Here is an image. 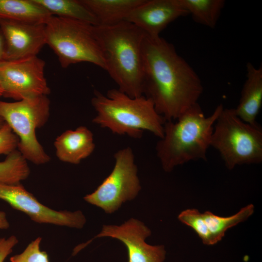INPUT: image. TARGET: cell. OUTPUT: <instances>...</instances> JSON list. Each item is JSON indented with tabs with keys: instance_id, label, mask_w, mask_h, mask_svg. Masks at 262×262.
Segmentation results:
<instances>
[{
	"instance_id": "cell-1",
	"label": "cell",
	"mask_w": 262,
	"mask_h": 262,
	"mask_svg": "<svg viewBox=\"0 0 262 262\" xmlns=\"http://www.w3.org/2000/svg\"><path fill=\"white\" fill-rule=\"evenodd\" d=\"M143 95L165 121L176 120L203 91L193 68L163 38L146 34L142 44Z\"/></svg>"
},
{
	"instance_id": "cell-2",
	"label": "cell",
	"mask_w": 262,
	"mask_h": 262,
	"mask_svg": "<svg viewBox=\"0 0 262 262\" xmlns=\"http://www.w3.org/2000/svg\"><path fill=\"white\" fill-rule=\"evenodd\" d=\"M93 31L104 56L105 70L118 89L131 98L143 95L142 49L146 33L125 20L93 25Z\"/></svg>"
},
{
	"instance_id": "cell-3",
	"label": "cell",
	"mask_w": 262,
	"mask_h": 262,
	"mask_svg": "<svg viewBox=\"0 0 262 262\" xmlns=\"http://www.w3.org/2000/svg\"><path fill=\"white\" fill-rule=\"evenodd\" d=\"M223 108L220 104L206 116L196 103L176 120L165 121L164 136L156 146L157 156L165 172L190 161H206L213 126Z\"/></svg>"
},
{
	"instance_id": "cell-4",
	"label": "cell",
	"mask_w": 262,
	"mask_h": 262,
	"mask_svg": "<svg viewBox=\"0 0 262 262\" xmlns=\"http://www.w3.org/2000/svg\"><path fill=\"white\" fill-rule=\"evenodd\" d=\"M91 104L97 112L93 122L113 133L140 139L148 131L159 139L164 136L165 121L144 95L131 98L118 89L104 95L95 90Z\"/></svg>"
},
{
	"instance_id": "cell-5",
	"label": "cell",
	"mask_w": 262,
	"mask_h": 262,
	"mask_svg": "<svg viewBox=\"0 0 262 262\" xmlns=\"http://www.w3.org/2000/svg\"><path fill=\"white\" fill-rule=\"evenodd\" d=\"M211 147L219 153L229 170L262 162V130L241 119L234 108H223L214 126Z\"/></svg>"
},
{
	"instance_id": "cell-6",
	"label": "cell",
	"mask_w": 262,
	"mask_h": 262,
	"mask_svg": "<svg viewBox=\"0 0 262 262\" xmlns=\"http://www.w3.org/2000/svg\"><path fill=\"white\" fill-rule=\"evenodd\" d=\"M45 24L46 44L57 55L62 67L88 62L106 70L104 56L95 37L93 25L53 15Z\"/></svg>"
},
{
	"instance_id": "cell-7",
	"label": "cell",
	"mask_w": 262,
	"mask_h": 262,
	"mask_svg": "<svg viewBox=\"0 0 262 262\" xmlns=\"http://www.w3.org/2000/svg\"><path fill=\"white\" fill-rule=\"evenodd\" d=\"M49 112L50 101L47 96L13 102L0 100V115L19 138L17 150L26 160L35 164L50 161L35 133L36 130L47 122Z\"/></svg>"
},
{
	"instance_id": "cell-8",
	"label": "cell",
	"mask_w": 262,
	"mask_h": 262,
	"mask_svg": "<svg viewBox=\"0 0 262 262\" xmlns=\"http://www.w3.org/2000/svg\"><path fill=\"white\" fill-rule=\"evenodd\" d=\"M114 158L115 165L111 173L93 193L83 197L107 213H115L123 203L134 199L141 189L131 148L118 150Z\"/></svg>"
},
{
	"instance_id": "cell-9",
	"label": "cell",
	"mask_w": 262,
	"mask_h": 262,
	"mask_svg": "<svg viewBox=\"0 0 262 262\" xmlns=\"http://www.w3.org/2000/svg\"><path fill=\"white\" fill-rule=\"evenodd\" d=\"M45 62L33 56L0 61L3 96L21 100L47 96L50 90L44 75Z\"/></svg>"
},
{
	"instance_id": "cell-10",
	"label": "cell",
	"mask_w": 262,
	"mask_h": 262,
	"mask_svg": "<svg viewBox=\"0 0 262 262\" xmlns=\"http://www.w3.org/2000/svg\"><path fill=\"white\" fill-rule=\"evenodd\" d=\"M0 199L38 223L79 229L83 227L86 221L81 211H56L42 204L20 183L0 182Z\"/></svg>"
},
{
	"instance_id": "cell-11",
	"label": "cell",
	"mask_w": 262,
	"mask_h": 262,
	"mask_svg": "<svg viewBox=\"0 0 262 262\" xmlns=\"http://www.w3.org/2000/svg\"><path fill=\"white\" fill-rule=\"evenodd\" d=\"M151 234V230L143 222L131 218L119 226L104 225L92 240L107 237L121 241L127 250L128 262H164L166 254L164 246H152L145 242Z\"/></svg>"
},
{
	"instance_id": "cell-12",
	"label": "cell",
	"mask_w": 262,
	"mask_h": 262,
	"mask_svg": "<svg viewBox=\"0 0 262 262\" xmlns=\"http://www.w3.org/2000/svg\"><path fill=\"white\" fill-rule=\"evenodd\" d=\"M0 29L6 44L5 60L37 56L46 44L45 23L0 18Z\"/></svg>"
},
{
	"instance_id": "cell-13",
	"label": "cell",
	"mask_w": 262,
	"mask_h": 262,
	"mask_svg": "<svg viewBox=\"0 0 262 262\" xmlns=\"http://www.w3.org/2000/svg\"><path fill=\"white\" fill-rule=\"evenodd\" d=\"M189 15L178 0H145L128 16V21L150 36H159L170 23Z\"/></svg>"
},
{
	"instance_id": "cell-14",
	"label": "cell",
	"mask_w": 262,
	"mask_h": 262,
	"mask_svg": "<svg viewBox=\"0 0 262 262\" xmlns=\"http://www.w3.org/2000/svg\"><path fill=\"white\" fill-rule=\"evenodd\" d=\"M54 145L60 161L74 164L89 157L95 148L93 133L83 126L64 131L56 138Z\"/></svg>"
},
{
	"instance_id": "cell-15",
	"label": "cell",
	"mask_w": 262,
	"mask_h": 262,
	"mask_svg": "<svg viewBox=\"0 0 262 262\" xmlns=\"http://www.w3.org/2000/svg\"><path fill=\"white\" fill-rule=\"evenodd\" d=\"M246 69V80L234 110L241 119L255 126L258 125L256 120L262 105V66L256 67L248 62Z\"/></svg>"
},
{
	"instance_id": "cell-16",
	"label": "cell",
	"mask_w": 262,
	"mask_h": 262,
	"mask_svg": "<svg viewBox=\"0 0 262 262\" xmlns=\"http://www.w3.org/2000/svg\"><path fill=\"white\" fill-rule=\"evenodd\" d=\"M80 0L96 17L98 25H108L125 20L145 0Z\"/></svg>"
},
{
	"instance_id": "cell-17",
	"label": "cell",
	"mask_w": 262,
	"mask_h": 262,
	"mask_svg": "<svg viewBox=\"0 0 262 262\" xmlns=\"http://www.w3.org/2000/svg\"><path fill=\"white\" fill-rule=\"evenodd\" d=\"M51 16L34 0H0V18L45 23Z\"/></svg>"
},
{
	"instance_id": "cell-18",
	"label": "cell",
	"mask_w": 262,
	"mask_h": 262,
	"mask_svg": "<svg viewBox=\"0 0 262 262\" xmlns=\"http://www.w3.org/2000/svg\"><path fill=\"white\" fill-rule=\"evenodd\" d=\"M52 15L98 25L92 13L80 0H34Z\"/></svg>"
},
{
	"instance_id": "cell-19",
	"label": "cell",
	"mask_w": 262,
	"mask_h": 262,
	"mask_svg": "<svg viewBox=\"0 0 262 262\" xmlns=\"http://www.w3.org/2000/svg\"><path fill=\"white\" fill-rule=\"evenodd\" d=\"M196 23L214 28L225 4L224 0H178Z\"/></svg>"
},
{
	"instance_id": "cell-20",
	"label": "cell",
	"mask_w": 262,
	"mask_h": 262,
	"mask_svg": "<svg viewBox=\"0 0 262 262\" xmlns=\"http://www.w3.org/2000/svg\"><path fill=\"white\" fill-rule=\"evenodd\" d=\"M254 212V206L250 204L241 209L235 214L227 217L216 215L210 211L202 213L213 245L222 239L228 229L246 220Z\"/></svg>"
},
{
	"instance_id": "cell-21",
	"label": "cell",
	"mask_w": 262,
	"mask_h": 262,
	"mask_svg": "<svg viewBox=\"0 0 262 262\" xmlns=\"http://www.w3.org/2000/svg\"><path fill=\"white\" fill-rule=\"evenodd\" d=\"M30 173L27 160L18 150L13 151L3 161L0 162V182L19 183L28 177Z\"/></svg>"
},
{
	"instance_id": "cell-22",
	"label": "cell",
	"mask_w": 262,
	"mask_h": 262,
	"mask_svg": "<svg viewBox=\"0 0 262 262\" xmlns=\"http://www.w3.org/2000/svg\"><path fill=\"white\" fill-rule=\"evenodd\" d=\"M178 218L181 223L191 228L204 245H213L203 214L198 210L188 209L184 210L179 214Z\"/></svg>"
},
{
	"instance_id": "cell-23",
	"label": "cell",
	"mask_w": 262,
	"mask_h": 262,
	"mask_svg": "<svg viewBox=\"0 0 262 262\" xmlns=\"http://www.w3.org/2000/svg\"><path fill=\"white\" fill-rule=\"evenodd\" d=\"M41 238L39 237L32 241L22 252L10 258L11 262H49L48 255L41 251L40 245Z\"/></svg>"
},
{
	"instance_id": "cell-24",
	"label": "cell",
	"mask_w": 262,
	"mask_h": 262,
	"mask_svg": "<svg viewBox=\"0 0 262 262\" xmlns=\"http://www.w3.org/2000/svg\"><path fill=\"white\" fill-rule=\"evenodd\" d=\"M19 139L6 122L0 128V155H8L16 150Z\"/></svg>"
},
{
	"instance_id": "cell-25",
	"label": "cell",
	"mask_w": 262,
	"mask_h": 262,
	"mask_svg": "<svg viewBox=\"0 0 262 262\" xmlns=\"http://www.w3.org/2000/svg\"><path fill=\"white\" fill-rule=\"evenodd\" d=\"M18 242L17 238L14 235H12L6 239L4 238L0 239V262H4Z\"/></svg>"
},
{
	"instance_id": "cell-26",
	"label": "cell",
	"mask_w": 262,
	"mask_h": 262,
	"mask_svg": "<svg viewBox=\"0 0 262 262\" xmlns=\"http://www.w3.org/2000/svg\"><path fill=\"white\" fill-rule=\"evenodd\" d=\"M6 44L3 35L0 29V61L5 59Z\"/></svg>"
},
{
	"instance_id": "cell-27",
	"label": "cell",
	"mask_w": 262,
	"mask_h": 262,
	"mask_svg": "<svg viewBox=\"0 0 262 262\" xmlns=\"http://www.w3.org/2000/svg\"><path fill=\"white\" fill-rule=\"evenodd\" d=\"M10 224L5 212L0 211V230L9 228Z\"/></svg>"
},
{
	"instance_id": "cell-28",
	"label": "cell",
	"mask_w": 262,
	"mask_h": 262,
	"mask_svg": "<svg viewBox=\"0 0 262 262\" xmlns=\"http://www.w3.org/2000/svg\"><path fill=\"white\" fill-rule=\"evenodd\" d=\"M5 123L4 120L2 117V116L0 115V128Z\"/></svg>"
},
{
	"instance_id": "cell-29",
	"label": "cell",
	"mask_w": 262,
	"mask_h": 262,
	"mask_svg": "<svg viewBox=\"0 0 262 262\" xmlns=\"http://www.w3.org/2000/svg\"><path fill=\"white\" fill-rule=\"evenodd\" d=\"M3 96V90L0 81V97Z\"/></svg>"
}]
</instances>
